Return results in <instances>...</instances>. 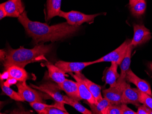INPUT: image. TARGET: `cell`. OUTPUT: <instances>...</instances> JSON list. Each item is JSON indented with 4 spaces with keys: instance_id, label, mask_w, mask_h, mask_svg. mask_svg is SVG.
Returning a JSON list of instances; mask_svg holds the SVG:
<instances>
[{
    "instance_id": "cell-1",
    "label": "cell",
    "mask_w": 152,
    "mask_h": 114,
    "mask_svg": "<svg viewBox=\"0 0 152 114\" xmlns=\"http://www.w3.org/2000/svg\"><path fill=\"white\" fill-rule=\"evenodd\" d=\"M18 20L36 45L64 40L76 34L80 28V26L71 25L67 22L49 25L40 22H33L28 18L26 11L18 18Z\"/></svg>"
},
{
    "instance_id": "cell-2",
    "label": "cell",
    "mask_w": 152,
    "mask_h": 114,
    "mask_svg": "<svg viewBox=\"0 0 152 114\" xmlns=\"http://www.w3.org/2000/svg\"><path fill=\"white\" fill-rule=\"evenodd\" d=\"M53 48V45H45L43 43L37 44L31 49L23 47L13 49L9 47L5 52L3 65L6 70L12 65L24 68L28 64L46 61L45 56L52 51Z\"/></svg>"
},
{
    "instance_id": "cell-3",
    "label": "cell",
    "mask_w": 152,
    "mask_h": 114,
    "mask_svg": "<svg viewBox=\"0 0 152 114\" xmlns=\"http://www.w3.org/2000/svg\"><path fill=\"white\" fill-rule=\"evenodd\" d=\"M100 15L101 14L86 15L77 11L64 12L61 11L59 16L65 19L66 22L71 25L80 26L84 23L90 24L93 23L95 18Z\"/></svg>"
},
{
    "instance_id": "cell-4",
    "label": "cell",
    "mask_w": 152,
    "mask_h": 114,
    "mask_svg": "<svg viewBox=\"0 0 152 114\" xmlns=\"http://www.w3.org/2000/svg\"><path fill=\"white\" fill-rule=\"evenodd\" d=\"M18 93L25 101L30 103L33 102L44 103L45 94L32 88L26 85V81H18L16 84Z\"/></svg>"
},
{
    "instance_id": "cell-5",
    "label": "cell",
    "mask_w": 152,
    "mask_h": 114,
    "mask_svg": "<svg viewBox=\"0 0 152 114\" xmlns=\"http://www.w3.org/2000/svg\"><path fill=\"white\" fill-rule=\"evenodd\" d=\"M131 40L127 39L117 49L107 54L105 56H103L102 57L94 61L93 62V63L94 64L103 62H111L120 65L126 56L128 46L131 43Z\"/></svg>"
},
{
    "instance_id": "cell-6",
    "label": "cell",
    "mask_w": 152,
    "mask_h": 114,
    "mask_svg": "<svg viewBox=\"0 0 152 114\" xmlns=\"http://www.w3.org/2000/svg\"><path fill=\"white\" fill-rule=\"evenodd\" d=\"M134 48V46L131 45V43H130L127 49L126 56L120 65L121 72L119 78L117 80L116 87L122 91H123L127 84L126 82V76L128 71L130 70L131 62V54Z\"/></svg>"
},
{
    "instance_id": "cell-7",
    "label": "cell",
    "mask_w": 152,
    "mask_h": 114,
    "mask_svg": "<svg viewBox=\"0 0 152 114\" xmlns=\"http://www.w3.org/2000/svg\"><path fill=\"white\" fill-rule=\"evenodd\" d=\"M134 37L131 44L134 47L146 43L152 38L149 29L142 24H134Z\"/></svg>"
},
{
    "instance_id": "cell-8",
    "label": "cell",
    "mask_w": 152,
    "mask_h": 114,
    "mask_svg": "<svg viewBox=\"0 0 152 114\" xmlns=\"http://www.w3.org/2000/svg\"><path fill=\"white\" fill-rule=\"evenodd\" d=\"M31 86L41 91L46 93L48 95L50 96L51 98L53 99L57 102L67 104L66 102L64 100V96L61 95L59 91L60 88L58 86L57 87L51 82H47L40 85L39 86L31 84Z\"/></svg>"
},
{
    "instance_id": "cell-9",
    "label": "cell",
    "mask_w": 152,
    "mask_h": 114,
    "mask_svg": "<svg viewBox=\"0 0 152 114\" xmlns=\"http://www.w3.org/2000/svg\"><path fill=\"white\" fill-rule=\"evenodd\" d=\"M94 64L93 62H66L59 61L55 65L63 70L65 73L80 72L87 66Z\"/></svg>"
},
{
    "instance_id": "cell-10",
    "label": "cell",
    "mask_w": 152,
    "mask_h": 114,
    "mask_svg": "<svg viewBox=\"0 0 152 114\" xmlns=\"http://www.w3.org/2000/svg\"><path fill=\"white\" fill-rule=\"evenodd\" d=\"M140 90L137 88H132L129 84L127 83L124 88L122 94V104H131L136 106L140 105Z\"/></svg>"
},
{
    "instance_id": "cell-11",
    "label": "cell",
    "mask_w": 152,
    "mask_h": 114,
    "mask_svg": "<svg viewBox=\"0 0 152 114\" xmlns=\"http://www.w3.org/2000/svg\"><path fill=\"white\" fill-rule=\"evenodd\" d=\"M7 17L18 18L25 12V6L22 0H8L2 3Z\"/></svg>"
},
{
    "instance_id": "cell-12",
    "label": "cell",
    "mask_w": 152,
    "mask_h": 114,
    "mask_svg": "<svg viewBox=\"0 0 152 114\" xmlns=\"http://www.w3.org/2000/svg\"><path fill=\"white\" fill-rule=\"evenodd\" d=\"M126 79V81L128 82L134 84L140 91L152 97V90L149 83L136 75L131 69L127 73Z\"/></svg>"
},
{
    "instance_id": "cell-13",
    "label": "cell",
    "mask_w": 152,
    "mask_h": 114,
    "mask_svg": "<svg viewBox=\"0 0 152 114\" xmlns=\"http://www.w3.org/2000/svg\"><path fill=\"white\" fill-rule=\"evenodd\" d=\"M76 81L78 85L79 94L82 99L86 100L88 104L96 105L98 103L91 92L88 89L83 80L77 75L73 74L72 73H69Z\"/></svg>"
},
{
    "instance_id": "cell-14",
    "label": "cell",
    "mask_w": 152,
    "mask_h": 114,
    "mask_svg": "<svg viewBox=\"0 0 152 114\" xmlns=\"http://www.w3.org/2000/svg\"><path fill=\"white\" fill-rule=\"evenodd\" d=\"M58 86L60 90L64 91L68 97L78 101L82 99L77 82L66 79L63 83Z\"/></svg>"
},
{
    "instance_id": "cell-15",
    "label": "cell",
    "mask_w": 152,
    "mask_h": 114,
    "mask_svg": "<svg viewBox=\"0 0 152 114\" xmlns=\"http://www.w3.org/2000/svg\"><path fill=\"white\" fill-rule=\"evenodd\" d=\"M118 65L115 63L112 62L111 65L105 70L103 76V81L110 86V87H114L117 85V80L120 75L118 72Z\"/></svg>"
},
{
    "instance_id": "cell-16",
    "label": "cell",
    "mask_w": 152,
    "mask_h": 114,
    "mask_svg": "<svg viewBox=\"0 0 152 114\" xmlns=\"http://www.w3.org/2000/svg\"><path fill=\"white\" fill-rule=\"evenodd\" d=\"M104 97L111 103L112 105H120L122 104V94L123 91L116 87H110L108 89L102 91Z\"/></svg>"
},
{
    "instance_id": "cell-17",
    "label": "cell",
    "mask_w": 152,
    "mask_h": 114,
    "mask_svg": "<svg viewBox=\"0 0 152 114\" xmlns=\"http://www.w3.org/2000/svg\"><path fill=\"white\" fill-rule=\"evenodd\" d=\"M7 77L17 81H26L28 78V74L23 68L16 65L10 66L6 70Z\"/></svg>"
},
{
    "instance_id": "cell-18",
    "label": "cell",
    "mask_w": 152,
    "mask_h": 114,
    "mask_svg": "<svg viewBox=\"0 0 152 114\" xmlns=\"http://www.w3.org/2000/svg\"><path fill=\"white\" fill-rule=\"evenodd\" d=\"M81 78L83 81L85 83L90 91L91 92L93 96L97 102H99L102 99L101 94V86L92 82L90 80L86 78L84 75L82 74L81 72L75 73Z\"/></svg>"
},
{
    "instance_id": "cell-19",
    "label": "cell",
    "mask_w": 152,
    "mask_h": 114,
    "mask_svg": "<svg viewBox=\"0 0 152 114\" xmlns=\"http://www.w3.org/2000/svg\"><path fill=\"white\" fill-rule=\"evenodd\" d=\"M46 65L48 70L49 77L59 85L65 81L66 79L65 78V73L64 71L49 62L46 63Z\"/></svg>"
},
{
    "instance_id": "cell-20",
    "label": "cell",
    "mask_w": 152,
    "mask_h": 114,
    "mask_svg": "<svg viewBox=\"0 0 152 114\" xmlns=\"http://www.w3.org/2000/svg\"><path fill=\"white\" fill-rule=\"evenodd\" d=\"M61 0H47V20L59 15L61 11Z\"/></svg>"
},
{
    "instance_id": "cell-21",
    "label": "cell",
    "mask_w": 152,
    "mask_h": 114,
    "mask_svg": "<svg viewBox=\"0 0 152 114\" xmlns=\"http://www.w3.org/2000/svg\"><path fill=\"white\" fill-rule=\"evenodd\" d=\"M89 105L93 114H107L108 107L112 104L107 99L104 98L96 105Z\"/></svg>"
},
{
    "instance_id": "cell-22",
    "label": "cell",
    "mask_w": 152,
    "mask_h": 114,
    "mask_svg": "<svg viewBox=\"0 0 152 114\" xmlns=\"http://www.w3.org/2000/svg\"><path fill=\"white\" fill-rule=\"evenodd\" d=\"M146 9L145 0H138L132 5H130V10L132 15L136 17H140L144 14Z\"/></svg>"
},
{
    "instance_id": "cell-23",
    "label": "cell",
    "mask_w": 152,
    "mask_h": 114,
    "mask_svg": "<svg viewBox=\"0 0 152 114\" xmlns=\"http://www.w3.org/2000/svg\"><path fill=\"white\" fill-rule=\"evenodd\" d=\"M64 99L66 102L67 105H71L75 108L78 112L83 114H93L92 111L88 110L84 106L78 102V100L73 99L67 96H64Z\"/></svg>"
},
{
    "instance_id": "cell-24",
    "label": "cell",
    "mask_w": 152,
    "mask_h": 114,
    "mask_svg": "<svg viewBox=\"0 0 152 114\" xmlns=\"http://www.w3.org/2000/svg\"><path fill=\"white\" fill-rule=\"evenodd\" d=\"M64 104L60 103L59 102H58V103L55 104L53 105H49L46 104L44 103L41 102H33L30 103L31 107L33 108L39 114H42L43 111L48 107H57L58 108L60 109L66 111L65 108L64 107Z\"/></svg>"
},
{
    "instance_id": "cell-25",
    "label": "cell",
    "mask_w": 152,
    "mask_h": 114,
    "mask_svg": "<svg viewBox=\"0 0 152 114\" xmlns=\"http://www.w3.org/2000/svg\"><path fill=\"white\" fill-rule=\"evenodd\" d=\"M3 80L1 79V87L3 92L5 93L7 96H8L14 100L18 102H24V99L20 96L18 93L16 92L10 88V87L6 86L4 84Z\"/></svg>"
},
{
    "instance_id": "cell-26",
    "label": "cell",
    "mask_w": 152,
    "mask_h": 114,
    "mask_svg": "<svg viewBox=\"0 0 152 114\" xmlns=\"http://www.w3.org/2000/svg\"><path fill=\"white\" fill-rule=\"evenodd\" d=\"M139 92L140 102V103L146 105L149 109L152 110V97L140 90Z\"/></svg>"
},
{
    "instance_id": "cell-27",
    "label": "cell",
    "mask_w": 152,
    "mask_h": 114,
    "mask_svg": "<svg viewBox=\"0 0 152 114\" xmlns=\"http://www.w3.org/2000/svg\"><path fill=\"white\" fill-rule=\"evenodd\" d=\"M67 111L58 108L57 107H48L42 114H69Z\"/></svg>"
},
{
    "instance_id": "cell-28",
    "label": "cell",
    "mask_w": 152,
    "mask_h": 114,
    "mask_svg": "<svg viewBox=\"0 0 152 114\" xmlns=\"http://www.w3.org/2000/svg\"><path fill=\"white\" fill-rule=\"evenodd\" d=\"M107 114H122L120 105H111L107 108Z\"/></svg>"
},
{
    "instance_id": "cell-29",
    "label": "cell",
    "mask_w": 152,
    "mask_h": 114,
    "mask_svg": "<svg viewBox=\"0 0 152 114\" xmlns=\"http://www.w3.org/2000/svg\"><path fill=\"white\" fill-rule=\"evenodd\" d=\"M121 108L122 114H137V112L132 110L131 109L127 106V104H122L120 105Z\"/></svg>"
},
{
    "instance_id": "cell-30",
    "label": "cell",
    "mask_w": 152,
    "mask_h": 114,
    "mask_svg": "<svg viewBox=\"0 0 152 114\" xmlns=\"http://www.w3.org/2000/svg\"><path fill=\"white\" fill-rule=\"evenodd\" d=\"M151 110L149 108L142 104V105H140L138 106L137 111V114H150Z\"/></svg>"
},
{
    "instance_id": "cell-31",
    "label": "cell",
    "mask_w": 152,
    "mask_h": 114,
    "mask_svg": "<svg viewBox=\"0 0 152 114\" xmlns=\"http://www.w3.org/2000/svg\"><path fill=\"white\" fill-rule=\"evenodd\" d=\"M7 13L4 8L3 4H0V19L2 20L5 17H7Z\"/></svg>"
},
{
    "instance_id": "cell-32",
    "label": "cell",
    "mask_w": 152,
    "mask_h": 114,
    "mask_svg": "<svg viewBox=\"0 0 152 114\" xmlns=\"http://www.w3.org/2000/svg\"><path fill=\"white\" fill-rule=\"evenodd\" d=\"M138 0H129V5H132L135 3Z\"/></svg>"
},
{
    "instance_id": "cell-33",
    "label": "cell",
    "mask_w": 152,
    "mask_h": 114,
    "mask_svg": "<svg viewBox=\"0 0 152 114\" xmlns=\"http://www.w3.org/2000/svg\"><path fill=\"white\" fill-rule=\"evenodd\" d=\"M148 67L152 72V62H150L148 64Z\"/></svg>"
}]
</instances>
